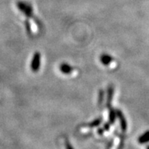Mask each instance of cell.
<instances>
[{"label":"cell","mask_w":149,"mask_h":149,"mask_svg":"<svg viewBox=\"0 0 149 149\" xmlns=\"http://www.w3.org/2000/svg\"><path fill=\"white\" fill-rule=\"evenodd\" d=\"M113 58L110 55L106 54V53H104L102 55H100V63H102L103 65H110V63L113 62Z\"/></svg>","instance_id":"obj_4"},{"label":"cell","mask_w":149,"mask_h":149,"mask_svg":"<svg viewBox=\"0 0 149 149\" xmlns=\"http://www.w3.org/2000/svg\"><path fill=\"white\" fill-rule=\"evenodd\" d=\"M149 141V131H147L146 132L141 135L139 138V142L141 144L146 143Z\"/></svg>","instance_id":"obj_7"},{"label":"cell","mask_w":149,"mask_h":149,"mask_svg":"<svg viewBox=\"0 0 149 149\" xmlns=\"http://www.w3.org/2000/svg\"><path fill=\"white\" fill-rule=\"evenodd\" d=\"M40 64H41V55L38 52H36L33 54V58H32L31 63V69L33 72H37V71L40 69Z\"/></svg>","instance_id":"obj_2"},{"label":"cell","mask_w":149,"mask_h":149,"mask_svg":"<svg viewBox=\"0 0 149 149\" xmlns=\"http://www.w3.org/2000/svg\"><path fill=\"white\" fill-rule=\"evenodd\" d=\"M104 91L100 90V91H99V96H98V104H99V105H100V104H102L103 100H104Z\"/></svg>","instance_id":"obj_10"},{"label":"cell","mask_w":149,"mask_h":149,"mask_svg":"<svg viewBox=\"0 0 149 149\" xmlns=\"http://www.w3.org/2000/svg\"><path fill=\"white\" fill-rule=\"evenodd\" d=\"M17 6H18V9L27 17L30 18V17L33 16V8L30 3L23 2V1H19L17 2Z\"/></svg>","instance_id":"obj_1"},{"label":"cell","mask_w":149,"mask_h":149,"mask_svg":"<svg viewBox=\"0 0 149 149\" xmlns=\"http://www.w3.org/2000/svg\"><path fill=\"white\" fill-rule=\"evenodd\" d=\"M101 121H102V119H101V118H97V119H96L95 120H94L92 123H91L89 124V126H90V127H96V126H98L100 123H101Z\"/></svg>","instance_id":"obj_9"},{"label":"cell","mask_w":149,"mask_h":149,"mask_svg":"<svg viewBox=\"0 0 149 149\" xmlns=\"http://www.w3.org/2000/svg\"><path fill=\"white\" fill-rule=\"evenodd\" d=\"M59 69L61 72H63V74H69L73 71V67L71 66L68 63H62L59 66Z\"/></svg>","instance_id":"obj_5"},{"label":"cell","mask_w":149,"mask_h":149,"mask_svg":"<svg viewBox=\"0 0 149 149\" xmlns=\"http://www.w3.org/2000/svg\"><path fill=\"white\" fill-rule=\"evenodd\" d=\"M65 149H74V148L72 147V145H71V143H69V141H65Z\"/></svg>","instance_id":"obj_11"},{"label":"cell","mask_w":149,"mask_h":149,"mask_svg":"<svg viewBox=\"0 0 149 149\" xmlns=\"http://www.w3.org/2000/svg\"><path fill=\"white\" fill-rule=\"evenodd\" d=\"M116 116L119 118L120 122V126H121L122 130L123 132H126L127 130V123H126V120L125 116H124L123 113H122L121 110H118L116 111Z\"/></svg>","instance_id":"obj_3"},{"label":"cell","mask_w":149,"mask_h":149,"mask_svg":"<svg viewBox=\"0 0 149 149\" xmlns=\"http://www.w3.org/2000/svg\"><path fill=\"white\" fill-rule=\"evenodd\" d=\"M109 128H110V125H109V124L106 123V124H105V125H104V129L105 130H109Z\"/></svg>","instance_id":"obj_12"},{"label":"cell","mask_w":149,"mask_h":149,"mask_svg":"<svg viewBox=\"0 0 149 149\" xmlns=\"http://www.w3.org/2000/svg\"><path fill=\"white\" fill-rule=\"evenodd\" d=\"M113 87L112 86V85L108 87L107 96V107H110V104H111L112 99H113Z\"/></svg>","instance_id":"obj_6"},{"label":"cell","mask_w":149,"mask_h":149,"mask_svg":"<svg viewBox=\"0 0 149 149\" xmlns=\"http://www.w3.org/2000/svg\"><path fill=\"white\" fill-rule=\"evenodd\" d=\"M116 111H114V110H111L110 111V114H109V120L111 123H114V122L116 120Z\"/></svg>","instance_id":"obj_8"}]
</instances>
